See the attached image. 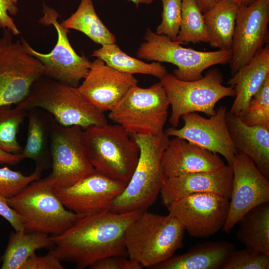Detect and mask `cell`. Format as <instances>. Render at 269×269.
I'll use <instances>...</instances> for the list:
<instances>
[{
  "label": "cell",
  "mask_w": 269,
  "mask_h": 269,
  "mask_svg": "<svg viewBox=\"0 0 269 269\" xmlns=\"http://www.w3.org/2000/svg\"><path fill=\"white\" fill-rule=\"evenodd\" d=\"M269 256L246 248L234 250L221 269H269Z\"/></svg>",
  "instance_id": "cell-34"
},
{
  "label": "cell",
  "mask_w": 269,
  "mask_h": 269,
  "mask_svg": "<svg viewBox=\"0 0 269 269\" xmlns=\"http://www.w3.org/2000/svg\"><path fill=\"white\" fill-rule=\"evenodd\" d=\"M138 80L96 58L76 91L93 106L105 113L111 111Z\"/></svg>",
  "instance_id": "cell-18"
},
{
  "label": "cell",
  "mask_w": 269,
  "mask_h": 269,
  "mask_svg": "<svg viewBox=\"0 0 269 269\" xmlns=\"http://www.w3.org/2000/svg\"><path fill=\"white\" fill-rule=\"evenodd\" d=\"M54 245L50 236L40 232L18 231L12 232L2 257L1 269H20L35 251L51 248Z\"/></svg>",
  "instance_id": "cell-27"
},
{
  "label": "cell",
  "mask_w": 269,
  "mask_h": 269,
  "mask_svg": "<svg viewBox=\"0 0 269 269\" xmlns=\"http://www.w3.org/2000/svg\"><path fill=\"white\" fill-rule=\"evenodd\" d=\"M161 0L162 4L161 21L155 32L175 41L181 21L182 0Z\"/></svg>",
  "instance_id": "cell-35"
},
{
  "label": "cell",
  "mask_w": 269,
  "mask_h": 269,
  "mask_svg": "<svg viewBox=\"0 0 269 269\" xmlns=\"http://www.w3.org/2000/svg\"><path fill=\"white\" fill-rule=\"evenodd\" d=\"M227 122L231 139L238 152L248 156L269 179V127L249 126L239 116L229 112Z\"/></svg>",
  "instance_id": "cell-21"
},
{
  "label": "cell",
  "mask_w": 269,
  "mask_h": 269,
  "mask_svg": "<svg viewBox=\"0 0 269 269\" xmlns=\"http://www.w3.org/2000/svg\"><path fill=\"white\" fill-rule=\"evenodd\" d=\"M87 158L96 171L127 185L137 165L139 146L120 125L108 123L83 130Z\"/></svg>",
  "instance_id": "cell-4"
},
{
  "label": "cell",
  "mask_w": 269,
  "mask_h": 269,
  "mask_svg": "<svg viewBox=\"0 0 269 269\" xmlns=\"http://www.w3.org/2000/svg\"><path fill=\"white\" fill-rule=\"evenodd\" d=\"M269 75V46L268 44L229 80L227 84L235 91V99L229 113L237 116L243 113L250 100Z\"/></svg>",
  "instance_id": "cell-22"
},
{
  "label": "cell",
  "mask_w": 269,
  "mask_h": 269,
  "mask_svg": "<svg viewBox=\"0 0 269 269\" xmlns=\"http://www.w3.org/2000/svg\"><path fill=\"white\" fill-rule=\"evenodd\" d=\"M43 16L39 23L47 26L52 25L57 32L55 45L48 53L34 49L21 37L20 41L24 50L37 59L44 67V75L73 87H77L83 80L91 66V62L84 54L79 55L72 47L68 37L70 31L58 22L61 17L58 12L43 3Z\"/></svg>",
  "instance_id": "cell-10"
},
{
  "label": "cell",
  "mask_w": 269,
  "mask_h": 269,
  "mask_svg": "<svg viewBox=\"0 0 269 269\" xmlns=\"http://www.w3.org/2000/svg\"><path fill=\"white\" fill-rule=\"evenodd\" d=\"M160 82L171 107L169 122L175 128L183 115L201 112L210 117L215 114L218 101L235 96L233 88L222 84L223 75L217 68L209 70L201 79L191 81L181 80L167 73Z\"/></svg>",
  "instance_id": "cell-7"
},
{
  "label": "cell",
  "mask_w": 269,
  "mask_h": 269,
  "mask_svg": "<svg viewBox=\"0 0 269 269\" xmlns=\"http://www.w3.org/2000/svg\"><path fill=\"white\" fill-rule=\"evenodd\" d=\"M249 126L269 127V75L250 100L244 111L239 116Z\"/></svg>",
  "instance_id": "cell-32"
},
{
  "label": "cell",
  "mask_w": 269,
  "mask_h": 269,
  "mask_svg": "<svg viewBox=\"0 0 269 269\" xmlns=\"http://www.w3.org/2000/svg\"><path fill=\"white\" fill-rule=\"evenodd\" d=\"M3 30L0 38V107L16 105L28 95L32 84L44 75V67L27 53L21 41Z\"/></svg>",
  "instance_id": "cell-11"
},
{
  "label": "cell",
  "mask_w": 269,
  "mask_h": 269,
  "mask_svg": "<svg viewBox=\"0 0 269 269\" xmlns=\"http://www.w3.org/2000/svg\"><path fill=\"white\" fill-rule=\"evenodd\" d=\"M170 103L158 82L148 88H131L108 117L131 134L154 135L163 131Z\"/></svg>",
  "instance_id": "cell-8"
},
{
  "label": "cell",
  "mask_w": 269,
  "mask_h": 269,
  "mask_svg": "<svg viewBox=\"0 0 269 269\" xmlns=\"http://www.w3.org/2000/svg\"><path fill=\"white\" fill-rule=\"evenodd\" d=\"M18 0H0V29H7L13 35H18L20 31L10 15H17L19 10Z\"/></svg>",
  "instance_id": "cell-37"
},
{
  "label": "cell",
  "mask_w": 269,
  "mask_h": 269,
  "mask_svg": "<svg viewBox=\"0 0 269 269\" xmlns=\"http://www.w3.org/2000/svg\"><path fill=\"white\" fill-rule=\"evenodd\" d=\"M235 249L229 242H205L195 245L184 254L172 256L152 269H221Z\"/></svg>",
  "instance_id": "cell-23"
},
{
  "label": "cell",
  "mask_w": 269,
  "mask_h": 269,
  "mask_svg": "<svg viewBox=\"0 0 269 269\" xmlns=\"http://www.w3.org/2000/svg\"><path fill=\"white\" fill-rule=\"evenodd\" d=\"M233 179V168L228 164L214 171L166 178L160 192L162 202L166 207L185 196L203 193L216 194L230 199Z\"/></svg>",
  "instance_id": "cell-19"
},
{
  "label": "cell",
  "mask_w": 269,
  "mask_h": 269,
  "mask_svg": "<svg viewBox=\"0 0 269 269\" xmlns=\"http://www.w3.org/2000/svg\"><path fill=\"white\" fill-rule=\"evenodd\" d=\"M23 159V157L20 154H13L7 152L0 147V164L14 165L18 164Z\"/></svg>",
  "instance_id": "cell-40"
},
{
  "label": "cell",
  "mask_w": 269,
  "mask_h": 269,
  "mask_svg": "<svg viewBox=\"0 0 269 269\" xmlns=\"http://www.w3.org/2000/svg\"><path fill=\"white\" fill-rule=\"evenodd\" d=\"M227 108L220 106L215 114L206 118L197 112L183 115L181 128L170 127L165 133L198 145L213 153L220 154L228 164L232 165L238 151L231 139L227 122Z\"/></svg>",
  "instance_id": "cell-16"
},
{
  "label": "cell",
  "mask_w": 269,
  "mask_h": 269,
  "mask_svg": "<svg viewBox=\"0 0 269 269\" xmlns=\"http://www.w3.org/2000/svg\"><path fill=\"white\" fill-rule=\"evenodd\" d=\"M185 231L181 224L169 214L142 212L125 231L127 256L143 268L152 269L182 248Z\"/></svg>",
  "instance_id": "cell-3"
},
{
  "label": "cell",
  "mask_w": 269,
  "mask_h": 269,
  "mask_svg": "<svg viewBox=\"0 0 269 269\" xmlns=\"http://www.w3.org/2000/svg\"><path fill=\"white\" fill-rule=\"evenodd\" d=\"M269 0H255L239 6L230 62L232 75L248 64L269 39Z\"/></svg>",
  "instance_id": "cell-14"
},
{
  "label": "cell",
  "mask_w": 269,
  "mask_h": 269,
  "mask_svg": "<svg viewBox=\"0 0 269 269\" xmlns=\"http://www.w3.org/2000/svg\"><path fill=\"white\" fill-rule=\"evenodd\" d=\"M141 213L108 210L82 216L62 233L51 235L54 245L50 249L61 262L72 263L78 269L105 257H126L125 231Z\"/></svg>",
  "instance_id": "cell-1"
},
{
  "label": "cell",
  "mask_w": 269,
  "mask_h": 269,
  "mask_svg": "<svg viewBox=\"0 0 269 269\" xmlns=\"http://www.w3.org/2000/svg\"><path fill=\"white\" fill-rule=\"evenodd\" d=\"M229 199L210 193L190 195L166 206L168 214L174 217L190 236L210 237L222 229L229 209Z\"/></svg>",
  "instance_id": "cell-13"
},
{
  "label": "cell",
  "mask_w": 269,
  "mask_h": 269,
  "mask_svg": "<svg viewBox=\"0 0 269 269\" xmlns=\"http://www.w3.org/2000/svg\"><path fill=\"white\" fill-rule=\"evenodd\" d=\"M103 60L110 67L121 72L132 75L141 74L160 79L168 72L161 63L145 62L124 52L116 43L102 45L91 55Z\"/></svg>",
  "instance_id": "cell-28"
},
{
  "label": "cell",
  "mask_w": 269,
  "mask_h": 269,
  "mask_svg": "<svg viewBox=\"0 0 269 269\" xmlns=\"http://www.w3.org/2000/svg\"><path fill=\"white\" fill-rule=\"evenodd\" d=\"M132 1L138 6L140 4H150L153 2V0H128Z\"/></svg>",
  "instance_id": "cell-43"
},
{
  "label": "cell",
  "mask_w": 269,
  "mask_h": 269,
  "mask_svg": "<svg viewBox=\"0 0 269 269\" xmlns=\"http://www.w3.org/2000/svg\"><path fill=\"white\" fill-rule=\"evenodd\" d=\"M203 13L209 10L221 0H196Z\"/></svg>",
  "instance_id": "cell-41"
},
{
  "label": "cell",
  "mask_w": 269,
  "mask_h": 269,
  "mask_svg": "<svg viewBox=\"0 0 269 269\" xmlns=\"http://www.w3.org/2000/svg\"><path fill=\"white\" fill-rule=\"evenodd\" d=\"M7 201L27 232L59 235L82 217L64 206L47 177L32 182Z\"/></svg>",
  "instance_id": "cell-6"
},
{
  "label": "cell",
  "mask_w": 269,
  "mask_h": 269,
  "mask_svg": "<svg viewBox=\"0 0 269 269\" xmlns=\"http://www.w3.org/2000/svg\"><path fill=\"white\" fill-rule=\"evenodd\" d=\"M126 186L95 171L70 186L54 188V191L67 209L84 216L110 210Z\"/></svg>",
  "instance_id": "cell-17"
},
{
  "label": "cell",
  "mask_w": 269,
  "mask_h": 269,
  "mask_svg": "<svg viewBox=\"0 0 269 269\" xmlns=\"http://www.w3.org/2000/svg\"><path fill=\"white\" fill-rule=\"evenodd\" d=\"M143 39L136 53L137 58L174 65L177 68L173 74L183 81L201 79L204 70L215 65L230 63L232 58L231 50L203 51L185 48L176 41L149 28L146 29Z\"/></svg>",
  "instance_id": "cell-9"
},
{
  "label": "cell",
  "mask_w": 269,
  "mask_h": 269,
  "mask_svg": "<svg viewBox=\"0 0 269 269\" xmlns=\"http://www.w3.org/2000/svg\"><path fill=\"white\" fill-rule=\"evenodd\" d=\"M15 106L27 111L38 108L59 124L83 130L108 123L104 112L83 98L73 87L44 75L37 80L21 102Z\"/></svg>",
  "instance_id": "cell-5"
},
{
  "label": "cell",
  "mask_w": 269,
  "mask_h": 269,
  "mask_svg": "<svg viewBox=\"0 0 269 269\" xmlns=\"http://www.w3.org/2000/svg\"><path fill=\"white\" fill-rule=\"evenodd\" d=\"M175 41L181 44L190 42L209 43L210 39L203 13L196 0H182L181 21Z\"/></svg>",
  "instance_id": "cell-30"
},
{
  "label": "cell",
  "mask_w": 269,
  "mask_h": 269,
  "mask_svg": "<svg viewBox=\"0 0 269 269\" xmlns=\"http://www.w3.org/2000/svg\"><path fill=\"white\" fill-rule=\"evenodd\" d=\"M239 7L230 0H221L203 13L210 46L231 50Z\"/></svg>",
  "instance_id": "cell-25"
},
{
  "label": "cell",
  "mask_w": 269,
  "mask_h": 269,
  "mask_svg": "<svg viewBox=\"0 0 269 269\" xmlns=\"http://www.w3.org/2000/svg\"><path fill=\"white\" fill-rule=\"evenodd\" d=\"M26 139L20 155L33 160L36 168L43 171L51 164V135L54 118L38 108L28 111Z\"/></svg>",
  "instance_id": "cell-24"
},
{
  "label": "cell",
  "mask_w": 269,
  "mask_h": 269,
  "mask_svg": "<svg viewBox=\"0 0 269 269\" xmlns=\"http://www.w3.org/2000/svg\"><path fill=\"white\" fill-rule=\"evenodd\" d=\"M131 135L139 146V157L130 181L112 204L110 210L116 213L147 211L166 179L161 158L169 136L164 131L154 135Z\"/></svg>",
  "instance_id": "cell-2"
},
{
  "label": "cell",
  "mask_w": 269,
  "mask_h": 269,
  "mask_svg": "<svg viewBox=\"0 0 269 269\" xmlns=\"http://www.w3.org/2000/svg\"><path fill=\"white\" fill-rule=\"evenodd\" d=\"M91 269H141L137 262L125 256H113L102 259L90 267Z\"/></svg>",
  "instance_id": "cell-38"
},
{
  "label": "cell",
  "mask_w": 269,
  "mask_h": 269,
  "mask_svg": "<svg viewBox=\"0 0 269 269\" xmlns=\"http://www.w3.org/2000/svg\"><path fill=\"white\" fill-rule=\"evenodd\" d=\"M50 151L52 171L47 177L54 188L70 186L95 171L87 158L83 129L79 126H62L55 120Z\"/></svg>",
  "instance_id": "cell-12"
},
{
  "label": "cell",
  "mask_w": 269,
  "mask_h": 269,
  "mask_svg": "<svg viewBox=\"0 0 269 269\" xmlns=\"http://www.w3.org/2000/svg\"><path fill=\"white\" fill-rule=\"evenodd\" d=\"M60 24L68 30L81 32L102 45L116 42L114 34L98 15L92 0H80L77 10Z\"/></svg>",
  "instance_id": "cell-29"
},
{
  "label": "cell",
  "mask_w": 269,
  "mask_h": 269,
  "mask_svg": "<svg viewBox=\"0 0 269 269\" xmlns=\"http://www.w3.org/2000/svg\"><path fill=\"white\" fill-rule=\"evenodd\" d=\"M233 179L228 216L223 230L228 233L250 210L269 202V181L246 155L238 152L232 165Z\"/></svg>",
  "instance_id": "cell-15"
},
{
  "label": "cell",
  "mask_w": 269,
  "mask_h": 269,
  "mask_svg": "<svg viewBox=\"0 0 269 269\" xmlns=\"http://www.w3.org/2000/svg\"><path fill=\"white\" fill-rule=\"evenodd\" d=\"M161 164L166 178L214 171L225 164L218 154L176 136L169 139Z\"/></svg>",
  "instance_id": "cell-20"
},
{
  "label": "cell",
  "mask_w": 269,
  "mask_h": 269,
  "mask_svg": "<svg viewBox=\"0 0 269 269\" xmlns=\"http://www.w3.org/2000/svg\"><path fill=\"white\" fill-rule=\"evenodd\" d=\"M240 6H246L250 4L255 0H230Z\"/></svg>",
  "instance_id": "cell-42"
},
{
  "label": "cell",
  "mask_w": 269,
  "mask_h": 269,
  "mask_svg": "<svg viewBox=\"0 0 269 269\" xmlns=\"http://www.w3.org/2000/svg\"><path fill=\"white\" fill-rule=\"evenodd\" d=\"M42 170L35 168L29 175H25L7 166L0 167V194L6 198L14 196L32 182L40 178Z\"/></svg>",
  "instance_id": "cell-33"
},
{
  "label": "cell",
  "mask_w": 269,
  "mask_h": 269,
  "mask_svg": "<svg viewBox=\"0 0 269 269\" xmlns=\"http://www.w3.org/2000/svg\"><path fill=\"white\" fill-rule=\"evenodd\" d=\"M0 215L10 224L15 231H25L21 218L9 205L7 198L0 194Z\"/></svg>",
  "instance_id": "cell-39"
},
{
  "label": "cell",
  "mask_w": 269,
  "mask_h": 269,
  "mask_svg": "<svg viewBox=\"0 0 269 269\" xmlns=\"http://www.w3.org/2000/svg\"></svg>",
  "instance_id": "cell-44"
},
{
  "label": "cell",
  "mask_w": 269,
  "mask_h": 269,
  "mask_svg": "<svg viewBox=\"0 0 269 269\" xmlns=\"http://www.w3.org/2000/svg\"><path fill=\"white\" fill-rule=\"evenodd\" d=\"M239 222L238 240L246 248L269 256V202L250 210Z\"/></svg>",
  "instance_id": "cell-26"
},
{
  "label": "cell",
  "mask_w": 269,
  "mask_h": 269,
  "mask_svg": "<svg viewBox=\"0 0 269 269\" xmlns=\"http://www.w3.org/2000/svg\"><path fill=\"white\" fill-rule=\"evenodd\" d=\"M28 111L15 105L0 107V147L13 154H20L22 147L17 138L20 125Z\"/></svg>",
  "instance_id": "cell-31"
},
{
  "label": "cell",
  "mask_w": 269,
  "mask_h": 269,
  "mask_svg": "<svg viewBox=\"0 0 269 269\" xmlns=\"http://www.w3.org/2000/svg\"><path fill=\"white\" fill-rule=\"evenodd\" d=\"M62 262L50 249L45 256H37L32 254L24 262L20 269H63Z\"/></svg>",
  "instance_id": "cell-36"
}]
</instances>
